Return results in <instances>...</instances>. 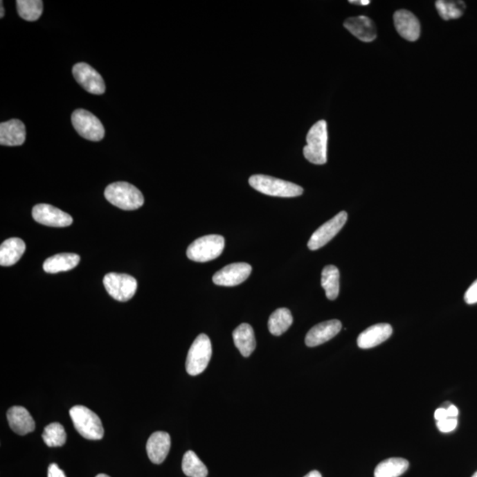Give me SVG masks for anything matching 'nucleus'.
<instances>
[{"label": "nucleus", "instance_id": "nucleus-1", "mask_svg": "<svg viewBox=\"0 0 477 477\" xmlns=\"http://www.w3.org/2000/svg\"><path fill=\"white\" fill-rule=\"evenodd\" d=\"M105 197L114 206L124 210L139 209L144 204V197L138 188L127 182L120 181L109 185Z\"/></svg>", "mask_w": 477, "mask_h": 477}, {"label": "nucleus", "instance_id": "nucleus-2", "mask_svg": "<svg viewBox=\"0 0 477 477\" xmlns=\"http://www.w3.org/2000/svg\"><path fill=\"white\" fill-rule=\"evenodd\" d=\"M327 124L325 120L316 123L307 134V145L303 148L305 159L315 165L327 162Z\"/></svg>", "mask_w": 477, "mask_h": 477}, {"label": "nucleus", "instance_id": "nucleus-3", "mask_svg": "<svg viewBox=\"0 0 477 477\" xmlns=\"http://www.w3.org/2000/svg\"><path fill=\"white\" fill-rule=\"evenodd\" d=\"M73 426L82 437L89 440H100L105 431L100 418L84 406H73L69 411Z\"/></svg>", "mask_w": 477, "mask_h": 477}, {"label": "nucleus", "instance_id": "nucleus-4", "mask_svg": "<svg viewBox=\"0 0 477 477\" xmlns=\"http://www.w3.org/2000/svg\"><path fill=\"white\" fill-rule=\"evenodd\" d=\"M249 185L260 193L271 197H296L303 193V188L300 186L267 175L251 176Z\"/></svg>", "mask_w": 477, "mask_h": 477}, {"label": "nucleus", "instance_id": "nucleus-5", "mask_svg": "<svg viewBox=\"0 0 477 477\" xmlns=\"http://www.w3.org/2000/svg\"><path fill=\"white\" fill-rule=\"evenodd\" d=\"M225 249L223 236L210 235L195 240L188 248L187 255L192 261L206 262L219 258Z\"/></svg>", "mask_w": 477, "mask_h": 477}, {"label": "nucleus", "instance_id": "nucleus-6", "mask_svg": "<svg viewBox=\"0 0 477 477\" xmlns=\"http://www.w3.org/2000/svg\"><path fill=\"white\" fill-rule=\"evenodd\" d=\"M213 348L210 339L206 334H200L195 339L188 351L186 370L190 376H197L206 370L209 364Z\"/></svg>", "mask_w": 477, "mask_h": 477}, {"label": "nucleus", "instance_id": "nucleus-7", "mask_svg": "<svg viewBox=\"0 0 477 477\" xmlns=\"http://www.w3.org/2000/svg\"><path fill=\"white\" fill-rule=\"evenodd\" d=\"M107 293L118 302H127L132 299L137 290V280L130 275L111 272L104 278Z\"/></svg>", "mask_w": 477, "mask_h": 477}, {"label": "nucleus", "instance_id": "nucleus-8", "mask_svg": "<svg viewBox=\"0 0 477 477\" xmlns=\"http://www.w3.org/2000/svg\"><path fill=\"white\" fill-rule=\"evenodd\" d=\"M72 123L75 129L83 138L98 142L105 137V127L99 118L83 109L73 111Z\"/></svg>", "mask_w": 477, "mask_h": 477}, {"label": "nucleus", "instance_id": "nucleus-9", "mask_svg": "<svg viewBox=\"0 0 477 477\" xmlns=\"http://www.w3.org/2000/svg\"><path fill=\"white\" fill-rule=\"evenodd\" d=\"M348 220V213L345 211H341L332 219L323 224L316 232L313 233L312 238L308 242L310 251H318L322 246H325L330 241H332L342 227L345 226Z\"/></svg>", "mask_w": 477, "mask_h": 477}, {"label": "nucleus", "instance_id": "nucleus-10", "mask_svg": "<svg viewBox=\"0 0 477 477\" xmlns=\"http://www.w3.org/2000/svg\"><path fill=\"white\" fill-rule=\"evenodd\" d=\"M73 75L79 84L91 94H104L105 84L103 78L88 64H76L73 67Z\"/></svg>", "mask_w": 477, "mask_h": 477}, {"label": "nucleus", "instance_id": "nucleus-11", "mask_svg": "<svg viewBox=\"0 0 477 477\" xmlns=\"http://www.w3.org/2000/svg\"><path fill=\"white\" fill-rule=\"evenodd\" d=\"M252 267L246 262H235L226 265L217 271L213 278L214 284L217 286L235 287L244 282L251 276Z\"/></svg>", "mask_w": 477, "mask_h": 477}, {"label": "nucleus", "instance_id": "nucleus-12", "mask_svg": "<svg viewBox=\"0 0 477 477\" xmlns=\"http://www.w3.org/2000/svg\"><path fill=\"white\" fill-rule=\"evenodd\" d=\"M32 217L42 225L53 227H66L72 225V217L50 204H41L33 208Z\"/></svg>", "mask_w": 477, "mask_h": 477}, {"label": "nucleus", "instance_id": "nucleus-13", "mask_svg": "<svg viewBox=\"0 0 477 477\" xmlns=\"http://www.w3.org/2000/svg\"><path fill=\"white\" fill-rule=\"evenodd\" d=\"M341 328V322L339 320L320 323L309 330L306 335L305 343L309 348L318 347L334 338Z\"/></svg>", "mask_w": 477, "mask_h": 477}, {"label": "nucleus", "instance_id": "nucleus-14", "mask_svg": "<svg viewBox=\"0 0 477 477\" xmlns=\"http://www.w3.org/2000/svg\"><path fill=\"white\" fill-rule=\"evenodd\" d=\"M395 26L400 37L415 42L420 37L421 26L418 19L408 10H398L393 15Z\"/></svg>", "mask_w": 477, "mask_h": 477}, {"label": "nucleus", "instance_id": "nucleus-15", "mask_svg": "<svg viewBox=\"0 0 477 477\" xmlns=\"http://www.w3.org/2000/svg\"><path fill=\"white\" fill-rule=\"evenodd\" d=\"M171 448V437L165 431L154 432L147 442V453L150 462L161 464L168 457Z\"/></svg>", "mask_w": 477, "mask_h": 477}, {"label": "nucleus", "instance_id": "nucleus-16", "mask_svg": "<svg viewBox=\"0 0 477 477\" xmlns=\"http://www.w3.org/2000/svg\"><path fill=\"white\" fill-rule=\"evenodd\" d=\"M393 334L392 326L388 323H377L361 332L357 339L358 347L370 349L383 343Z\"/></svg>", "mask_w": 477, "mask_h": 477}, {"label": "nucleus", "instance_id": "nucleus-17", "mask_svg": "<svg viewBox=\"0 0 477 477\" xmlns=\"http://www.w3.org/2000/svg\"><path fill=\"white\" fill-rule=\"evenodd\" d=\"M344 27L363 42H372L377 37V28L371 19L367 16L350 17L344 22Z\"/></svg>", "mask_w": 477, "mask_h": 477}, {"label": "nucleus", "instance_id": "nucleus-18", "mask_svg": "<svg viewBox=\"0 0 477 477\" xmlns=\"http://www.w3.org/2000/svg\"><path fill=\"white\" fill-rule=\"evenodd\" d=\"M26 140V127L22 121L11 120L0 124V144L20 146Z\"/></svg>", "mask_w": 477, "mask_h": 477}, {"label": "nucleus", "instance_id": "nucleus-19", "mask_svg": "<svg viewBox=\"0 0 477 477\" xmlns=\"http://www.w3.org/2000/svg\"><path fill=\"white\" fill-rule=\"evenodd\" d=\"M8 421L12 430L21 436L33 432L36 428L33 417L24 406H15L9 409Z\"/></svg>", "mask_w": 477, "mask_h": 477}, {"label": "nucleus", "instance_id": "nucleus-20", "mask_svg": "<svg viewBox=\"0 0 477 477\" xmlns=\"http://www.w3.org/2000/svg\"><path fill=\"white\" fill-rule=\"evenodd\" d=\"M26 251V244L20 238H9L0 246V265L12 267L20 260Z\"/></svg>", "mask_w": 477, "mask_h": 477}, {"label": "nucleus", "instance_id": "nucleus-21", "mask_svg": "<svg viewBox=\"0 0 477 477\" xmlns=\"http://www.w3.org/2000/svg\"><path fill=\"white\" fill-rule=\"evenodd\" d=\"M233 342L244 357H249L257 347L254 330L249 323H242L233 332Z\"/></svg>", "mask_w": 477, "mask_h": 477}, {"label": "nucleus", "instance_id": "nucleus-22", "mask_svg": "<svg viewBox=\"0 0 477 477\" xmlns=\"http://www.w3.org/2000/svg\"><path fill=\"white\" fill-rule=\"evenodd\" d=\"M81 258L73 253H62L47 258L44 262V270L48 273L67 271L78 267Z\"/></svg>", "mask_w": 477, "mask_h": 477}, {"label": "nucleus", "instance_id": "nucleus-23", "mask_svg": "<svg viewBox=\"0 0 477 477\" xmlns=\"http://www.w3.org/2000/svg\"><path fill=\"white\" fill-rule=\"evenodd\" d=\"M409 462L403 458H390L375 469V477H399L408 469Z\"/></svg>", "mask_w": 477, "mask_h": 477}, {"label": "nucleus", "instance_id": "nucleus-24", "mask_svg": "<svg viewBox=\"0 0 477 477\" xmlns=\"http://www.w3.org/2000/svg\"><path fill=\"white\" fill-rule=\"evenodd\" d=\"M293 316L289 309L281 308L271 314L268 321V328L271 334L280 336L286 332L293 323Z\"/></svg>", "mask_w": 477, "mask_h": 477}, {"label": "nucleus", "instance_id": "nucleus-25", "mask_svg": "<svg viewBox=\"0 0 477 477\" xmlns=\"http://www.w3.org/2000/svg\"><path fill=\"white\" fill-rule=\"evenodd\" d=\"M321 285L329 300L337 299L339 293V271L334 265H327L322 271Z\"/></svg>", "mask_w": 477, "mask_h": 477}, {"label": "nucleus", "instance_id": "nucleus-26", "mask_svg": "<svg viewBox=\"0 0 477 477\" xmlns=\"http://www.w3.org/2000/svg\"><path fill=\"white\" fill-rule=\"evenodd\" d=\"M182 470L188 477H207L208 469L193 451H188L182 460Z\"/></svg>", "mask_w": 477, "mask_h": 477}, {"label": "nucleus", "instance_id": "nucleus-27", "mask_svg": "<svg viewBox=\"0 0 477 477\" xmlns=\"http://www.w3.org/2000/svg\"><path fill=\"white\" fill-rule=\"evenodd\" d=\"M17 10L19 15L28 21H35L43 14V1L41 0H18Z\"/></svg>", "mask_w": 477, "mask_h": 477}, {"label": "nucleus", "instance_id": "nucleus-28", "mask_svg": "<svg viewBox=\"0 0 477 477\" xmlns=\"http://www.w3.org/2000/svg\"><path fill=\"white\" fill-rule=\"evenodd\" d=\"M43 440L49 447H63L66 442L65 429L59 422H53L44 428Z\"/></svg>", "mask_w": 477, "mask_h": 477}, {"label": "nucleus", "instance_id": "nucleus-29", "mask_svg": "<svg viewBox=\"0 0 477 477\" xmlns=\"http://www.w3.org/2000/svg\"><path fill=\"white\" fill-rule=\"evenodd\" d=\"M438 15L444 21L460 18L465 10L466 5L463 1H447L438 0L436 2Z\"/></svg>", "mask_w": 477, "mask_h": 477}, {"label": "nucleus", "instance_id": "nucleus-30", "mask_svg": "<svg viewBox=\"0 0 477 477\" xmlns=\"http://www.w3.org/2000/svg\"><path fill=\"white\" fill-rule=\"evenodd\" d=\"M458 426L457 418H447L444 420L437 422V427L438 430L443 433H449V432L456 430Z\"/></svg>", "mask_w": 477, "mask_h": 477}, {"label": "nucleus", "instance_id": "nucleus-31", "mask_svg": "<svg viewBox=\"0 0 477 477\" xmlns=\"http://www.w3.org/2000/svg\"><path fill=\"white\" fill-rule=\"evenodd\" d=\"M464 299L467 304L477 303V280L467 289Z\"/></svg>", "mask_w": 477, "mask_h": 477}, {"label": "nucleus", "instance_id": "nucleus-32", "mask_svg": "<svg viewBox=\"0 0 477 477\" xmlns=\"http://www.w3.org/2000/svg\"><path fill=\"white\" fill-rule=\"evenodd\" d=\"M48 477H66L62 469L55 463L51 464L48 469Z\"/></svg>", "mask_w": 477, "mask_h": 477}, {"label": "nucleus", "instance_id": "nucleus-33", "mask_svg": "<svg viewBox=\"0 0 477 477\" xmlns=\"http://www.w3.org/2000/svg\"><path fill=\"white\" fill-rule=\"evenodd\" d=\"M434 417L437 422L444 420V419L449 418L448 416L447 408H440L435 411Z\"/></svg>", "mask_w": 477, "mask_h": 477}, {"label": "nucleus", "instance_id": "nucleus-34", "mask_svg": "<svg viewBox=\"0 0 477 477\" xmlns=\"http://www.w3.org/2000/svg\"><path fill=\"white\" fill-rule=\"evenodd\" d=\"M447 411L448 416H449L450 418H457L458 415H459V409L457 408V406L453 404L448 406Z\"/></svg>", "mask_w": 477, "mask_h": 477}, {"label": "nucleus", "instance_id": "nucleus-35", "mask_svg": "<svg viewBox=\"0 0 477 477\" xmlns=\"http://www.w3.org/2000/svg\"><path fill=\"white\" fill-rule=\"evenodd\" d=\"M349 2L352 3V4L361 6H368L370 3V0H352V1Z\"/></svg>", "mask_w": 477, "mask_h": 477}, {"label": "nucleus", "instance_id": "nucleus-36", "mask_svg": "<svg viewBox=\"0 0 477 477\" xmlns=\"http://www.w3.org/2000/svg\"><path fill=\"white\" fill-rule=\"evenodd\" d=\"M304 477H322V475L320 472L316 471V470H313V471L307 474Z\"/></svg>", "mask_w": 477, "mask_h": 477}, {"label": "nucleus", "instance_id": "nucleus-37", "mask_svg": "<svg viewBox=\"0 0 477 477\" xmlns=\"http://www.w3.org/2000/svg\"><path fill=\"white\" fill-rule=\"evenodd\" d=\"M1 3V15H0V17L3 18V16L5 15V11H4V8H3V1L0 2Z\"/></svg>", "mask_w": 477, "mask_h": 477}, {"label": "nucleus", "instance_id": "nucleus-38", "mask_svg": "<svg viewBox=\"0 0 477 477\" xmlns=\"http://www.w3.org/2000/svg\"><path fill=\"white\" fill-rule=\"evenodd\" d=\"M96 477H110V476L105 475V474H99V475H98Z\"/></svg>", "mask_w": 477, "mask_h": 477}, {"label": "nucleus", "instance_id": "nucleus-39", "mask_svg": "<svg viewBox=\"0 0 477 477\" xmlns=\"http://www.w3.org/2000/svg\"><path fill=\"white\" fill-rule=\"evenodd\" d=\"M472 477H477V471L475 474H474Z\"/></svg>", "mask_w": 477, "mask_h": 477}]
</instances>
